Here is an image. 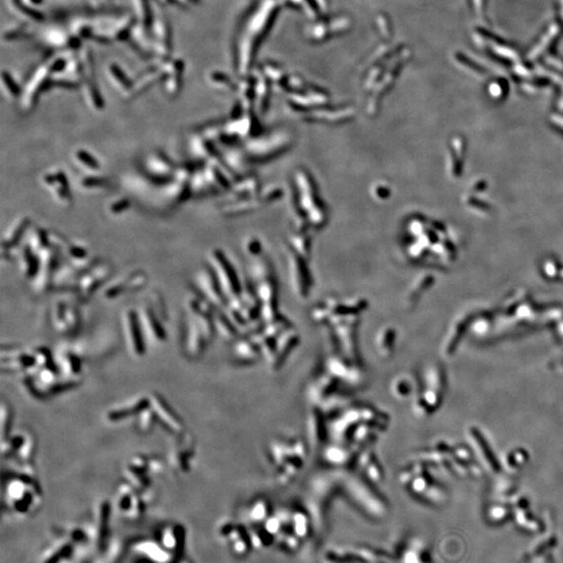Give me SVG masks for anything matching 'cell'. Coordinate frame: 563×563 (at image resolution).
I'll return each mask as SVG.
<instances>
[{
	"label": "cell",
	"instance_id": "6da1fadb",
	"mask_svg": "<svg viewBox=\"0 0 563 563\" xmlns=\"http://www.w3.org/2000/svg\"><path fill=\"white\" fill-rule=\"evenodd\" d=\"M43 500L42 487L37 478L11 471L4 482V503L17 515L32 513Z\"/></svg>",
	"mask_w": 563,
	"mask_h": 563
},
{
	"label": "cell",
	"instance_id": "7a4b0ae2",
	"mask_svg": "<svg viewBox=\"0 0 563 563\" xmlns=\"http://www.w3.org/2000/svg\"><path fill=\"white\" fill-rule=\"evenodd\" d=\"M68 52L70 51L56 52L32 71L22 87V93L18 100L23 113H30L37 105L42 93L50 89L52 72L65 63Z\"/></svg>",
	"mask_w": 563,
	"mask_h": 563
},
{
	"label": "cell",
	"instance_id": "3957f363",
	"mask_svg": "<svg viewBox=\"0 0 563 563\" xmlns=\"http://www.w3.org/2000/svg\"><path fill=\"white\" fill-rule=\"evenodd\" d=\"M135 23L134 15L121 13L93 17V41L98 43H114L129 40Z\"/></svg>",
	"mask_w": 563,
	"mask_h": 563
},
{
	"label": "cell",
	"instance_id": "277c9868",
	"mask_svg": "<svg viewBox=\"0 0 563 563\" xmlns=\"http://www.w3.org/2000/svg\"><path fill=\"white\" fill-rule=\"evenodd\" d=\"M79 58L83 69V81L81 88L84 99L91 110L101 112L104 108V100L97 86L92 54L87 47L80 48Z\"/></svg>",
	"mask_w": 563,
	"mask_h": 563
},
{
	"label": "cell",
	"instance_id": "5b68a950",
	"mask_svg": "<svg viewBox=\"0 0 563 563\" xmlns=\"http://www.w3.org/2000/svg\"><path fill=\"white\" fill-rule=\"evenodd\" d=\"M148 462V456L138 454L133 456L123 468L124 481L140 492L147 504L153 501L154 496L152 489L153 476L149 471Z\"/></svg>",
	"mask_w": 563,
	"mask_h": 563
},
{
	"label": "cell",
	"instance_id": "8992f818",
	"mask_svg": "<svg viewBox=\"0 0 563 563\" xmlns=\"http://www.w3.org/2000/svg\"><path fill=\"white\" fill-rule=\"evenodd\" d=\"M120 324L125 348L131 357L134 359L144 357L147 351V346L143 336L137 310L132 308L125 309L121 314Z\"/></svg>",
	"mask_w": 563,
	"mask_h": 563
},
{
	"label": "cell",
	"instance_id": "52a82bcc",
	"mask_svg": "<svg viewBox=\"0 0 563 563\" xmlns=\"http://www.w3.org/2000/svg\"><path fill=\"white\" fill-rule=\"evenodd\" d=\"M158 3L153 4L151 35L153 53L159 60H167L171 52V29L165 12Z\"/></svg>",
	"mask_w": 563,
	"mask_h": 563
},
{
	"label": "cell",
	"instance_id": "ba28073f",
	"mask_svg": "<svg viewBox=\"0 0 563 563\" xmlns=\"http://www.w3.org/2000/svg\"><path fill=\"white\" fill-rule=\"evenodd\" d=\"M112 514V505L107 500H101L97 503L93 521L87 531L90 538V543L95 553H103L110 543L108 534H110V519Z\"/></svg>",
	"mask_w": 563,
	"mask_h": 563
},
{
	"label": "cell",
	"instance_id": "9c48e42d",
	"mask_svg": "<svg viewBox=\"0 0 563 563\" xmlns=\"http://www.w3.org/2000/svg\"><path fill=\"white\" fill-rule=\"evenodd\" d=\"M176 163L164 152H155L144 161L142 173L151 184L166 187L173 178Z\"/></svg>",
	"mask_w": 563,
	"mask_h": 563
},
{
	"label": "cell",
	"instance_id": "30bf717a",
	"mask_svg": "<svg viewBox=\"0 0 563 563\" xmlns=\"http://www.w3.org/2000/svg\"><path fill=\"white\" fill-rule=\"evenodd\" d=\"M112 274L113 267L110 263L98 262L79 278L76 293L84 301L91 298L104 287Z\"/></svg>",
	"mask_w": 563,
	"mask_h": 563
},
{
	"label": "cell",
	"instance_id": "8fae6325",
	"mask_svg": "<svg viewBox=\"0 0 563 563\" xmlns=\"http://www.w3.org/2000/svg\"><path fill=\"white\" fill-rule=\"evenodd\" d=\"M50 321L53 330L58 334L72 335L80 330L82 317L76 305L66 301H59L52 306Z\"/></svg>",
	"mask_w": 563,
	"mask_h": 563
},
{
	"label": "cell",
	"instance_id": "7c38bea8",
	"mask_svg": "<svg viewBox=\"0 0 563 563\" xmlns=\"http://www.w3.org/2000/svg\"><path fill=\"white\" fill-rule=\"evenodd\" d=\"M147 502L142 494L128 482H123L118 486L116 494V506L119 513L126 519H140L146 509Z\"/></svg>",
	"mask_w": 563,
	"mask_h": 563
},
{
	"label": "cell",
	"instance_id": "4fadbf2b",
	"mask_svg": "<svg viewBox=\"0 0 563 563\" xmlns=\"http://www.w3.org/2000/svg\"><path fill=\"white\" fill-rule=\"evenodd\" d=\"M84 357L76 347L61 346L53 353V361L59 373L78 385L82 382Z\"/></svg>",
	"mask_w": 563,
	"mask_h": 563
},
{
	"label": "cell",
	"instance_id": "5bb4252c",
	"mask_svg": "<svg viewBox=\"0 0 563 563\" xmlns=\"http://www.w3.org/2000/svg\"><path fill=\"white\" fill-rule=\"evenodd\" d=\"M147 274L143 270H136L108 281L101 289L102 297L112 301L129 293L137 292L146 286Z\"/></svg>",
	"mask_w": 563,
	"mask_h": 563
},
{
	"label": "cell",
	"instance_id": "9a60e30c",
	"mask_svg": "<svg viewBox=\"0 0 563 563\" xmlns=\"http://www.w3.org/2000/svg\"><path fill=\"white\" fill-rule=\"evenodd\" d=\"M209 343L202 326L186 313L181 323V346L186 357L191 360L198 359Z\"/></svg>",
	"mask_w": 563,
	"mask_h": 563
},
{
	"label": "cell",
	"instance_id": "2e32d148",
	"mask_svg": "<svg viewBox=\"0 0 563 563\" xmlns=\"http://www.w3.org/2000/svg\"><path fill=\"white\" fill-rule=\"evenodd\" d=\"M195 456V443L190 435L181 433L177 435L175 441L171 444L168 455L167 464L175 473H189Z\"/></svg>",
	"mask_w": 563,
	"mask_h": 563
},
{
	"label": "cell",
	"instance_id": "e0dca14e",
	"mask_svg": "<svg viewBox=\"0 0 563 563\" xmlns=\"http://www.w3.org/2000/svg\"><path fill=\"white\" fill-rule=\"evenodd\" d=\"M210 263L226 298L232 299L238 297L240 292L239 282L236 277L235 270L223 256V253L218 249L213 250L210 256Z\"/></svg>",
	"mask_w": 563,
	"mask_h": 563
},
{
	"label": "cell",
	"instance_id": "ac0fdd59",
	"mask_svg": "<svg viewBox=\"0 0 563 563\" xmlns=\"http://www.w3.org/2000/svg\"><path fill=\"white\" fill-rule=\"evenodd\" d=\"M143 336L147 349L160 347L167 340V332L163 325V320L155 312L151 305H144L137 309Z\"/></svg>",
	"mask_w": 563,
	"mask_h": 563
},
{
	"label": "cell",
	"instance_id": "d6986e66",
	"mask_svg": "<svg viewBox=\"0 0 563 563\" xmlns=\"http://www.w3.org/2000/svg\"><path fill=\"white\" fill-rule=\"evenodd\" d=\"M148 397L158 424L162 428L176 436L185 432L184 421L164 397L157 392H152Z\"/></svg>",
	"mask_w": 563,
	"mask_h": 563
},
{
	"label": "cell",
	"instance_id": "ffe728a7",
	"mask_svg": "<svg viewBox=\"0 0 563 563\" xmlns=\"http://www.w3.org/2000/svg\"><path fill=\"white\" fill-rule=\"evenodd\" d=\"M39 40L44 46L57 52L78 51L82 44L71 34L68 27L57 24L42 28L39 32Z\"/></svg>",
	"mask_w": 563,
	"mask_h": 563
},
{
	"label": "cell",
	"instance_id": "44dd1931",
	"mask_svg": "<svg viewBox=\"0 0 563 563\" xmlns=\"http://www.w3.org/2000/svg\"><path fill=\"white\" fill-rule=\"evenodd\" d=\"M34 348H24L20 346L3 347L2 350V369L10 373L26 372L34 366Z\"/></svg>",
	"mask_w": 563,
	"mask_h": 563
},
{
	"label": "cell",
	"instance_id": "7402d4cb",
	"mask_svg": "<svg viewBox=\"0 0 563 563\" xmlns=\"http://www.w3.org/2000/svg\"><path fill=\"white\" fill-rule=\"evenodd\" d=\"M30 227L31 221L29 217L22 216L17 218L8 228L3 237L2 243V256L4 260L14 261L17 259L16 250L19 249L21 243L24 242V238Z\"/></svg>",
	"mask_w": 563,
	"mask_h": 563
},
{
	"label": "cell",
	"instance_id": "603a6c76",
	"mask_svg": "<svg viewBox=\"0 0 563 563\" xmlns=\"http://www.w3.org/2000/svg\"><path fill=\"white\" fill-rule=\"evenodd\" d=\"M187 532L186 528L180 523H168L162 528L160 532L159 542L173 558L175 563H178L184 557L186 548Z\"/></svg>",
	"mask_w": 563,
	"mask_h": 563
},
{
	"label": "cell",
	"instance_id": "cb8c5ba5",
	"mask_svg": "<svg viewBox=\"0 0 563 563\" xmlns=\"http://www.w3.org/2000/svg\"><path fill=\"white\" fill-rule=\"evenodd\" d=\"M41 181L42 185L62 207L68 208L73 204V196L71 193L69 179L63 170L57 169L45 172L41 177Z\"/></svg>",
	"mask_w": 563,
	"mask_h": 563
},
{
	"label": "cell",
	"instance_id": "d4e9b609",
	"mask_svg": "<svg viewBox=\"0 0 563 563\" xmlns=\"http://www.w3.org/2000/svg\"><path fill=\"white\" fill-rule=\"evenodd\" d=\"M196 292L208 301L214 308H221L226 305L227 298L218 280L211 267L202 270L195 281Z\"/></svg>",
	"mask_w": 563,
	"mask_h": 563
},
{
	"label": "cell",
	"instance_id": "484cf974",
	"mask_svg": "<svg viewBox=\"0 0 563 563\" xmlns=\"http://www.w3.org/2000/svg\"><path fill=\"white\" fill-rule=\"evenodd\" d=\"M149 406L148 395L137 394L126 401L108 408L105 412V420L111 424H118L136 417L142 410Z\"/></svg>",
	"mask_w": 563,
	"mask_h": 563
},
{
	"label": "cell",
	"instance_id": "4316f807",
	"mask_svg": "<svg viewBox=\"0 0 563 563\" xmlns=\"http://www.w3.org/2000/svg\"><path fill=\"white\" fill-rule=\"evenodd\" d=\"M79 548L65 532L44 551L40 563H68L77 559Z\"/></svg>",
	"mask_w": 563,
	"mask_h": 563
},
{
	"label": "cell",
	"instance_id": "83f0119b",
	"mask_svg": "<svg viewBox=\"0 0 563 563\" xmlns=\"http://www.w3.org/2000/svg\"><path fill=\"white\" fill-rule=\"evenodd\" d=\"M163 70L165 78L163 80V88L169 97H176L183 87V74L185 71V63L180 59L162 60Z\"/></svg>",
	"mask_w": 563,
	"mask_h": 563
},
{
	"label": "cell",
	"instance_id": "f1b7e54d",
	"mask_svg": "<svg viewBox=\"0 0 563 563\" xmlns=\"http://www.w3.org/2000/svg\"><path fill=\"white\" fill-rule=\"evenodd\" d=\"M8 10L18 19L25 22H41L44 19V0H6Z\"/></svg>",
	"mask_w": 563,
	"mask_h": 563
},
{
	"label": "cell",
	"instance_id": "f546056e",
	"mask_svg": "<svg viewBox=\"0 0 563 563\" xmlns=\"http://www.w3.org/2000/svg\"><path fill=\"white\" fill-rule=\"evenodd\" d=\"M133 551L152 563H175L172 556L163 548L159 541L141 539L133 544Z\"/></svg>",
	"mask_w": 563,
	"mask_h": 563
},
{
	"label": "cell",
	"instance_id": "4dcf8cb0",
	"mask_svg": "<svg viewBox=\"0 0 563 563\" xmlns=\"http://www.w3.org/2000/svg\"><path fill=\"white\" fill-rule=\"evenodd\" d=\"M164 78H165V72L163 70L162 60H159L158 64L148 68L147 70H145L143 73H141L135 80H133L128 99H132L140 95L141 93L145 92V91L152 88L157 83L163 82Z\"/></svg>",
	"mask_w": 563,
	"mask_h": 563
},
{
	"label": "cell",
	"instance_id": "1f68e13d",
	"mask_svg": "<svg viewBox=\"0 0 563 563\" xmlns=\"http://www.w3.org/2000/svg\"><path fill=\"white\" fill-rule=\"evenodd\" d=\"M104 74L110 85L117 91V92L124 98L128 99L130 90L132 87V82L125 72L116 64H107L104 69Z\"/></svg>",
	"mask_w": 563,
	"mask_h": 563
},
{
	"label": "cell",
	"instance_id": "d6a6232c",
	"mask_svg": "<svg viewBox=\"0 0 563 563\" xmlns=\"http://www.w3.org/2000/svg\"><path fill=\"white\" fill-rule=\"evenodd\" d=\"M17 258L19 260L20 271L25 278L32 280L37 276L40 268V257L32 251L26 243H24L23 246H20L19 250H18Z\"/></svg>",
	"mask_w": 563,
	"mask_h": 563
},
{
	"label": "cell",
	"instance_id": "836d02e7",
	"mask_svg": "<svg viewBox=\"0 0 563 563\" xmlns=\"http://www.w3.org/2000/svg\"><path fill=\"white\" fill-rule=\"evenodd\" d=\"M111 187V181L101 174H84L78 180V188L82 193L101 194Z\"/></svg>",
	"mask_w": 563,
	"mask_h": 563
},
{
	"label": "cell",
	"instance_id": "e575fe53",
	"mask_svg": "<svg viewBox=\"0 0 563 563\" xmlns=\"http://www.w3.org/2000/svg\"><path fill=\"white\" fill-rule=\"evenodd\" d=\"M72 161H73L76 167L82 170L84 174H100V162L94 155L87 149L79 148L74 151L73 155H72Z\"/></svg>",
	"mask_w": 563,
	"mask_h": 563
},
{
	"label": "cell",
	"instance_id": "d590c367",
	"mask_svg": "<svg viewBox=\"0 0 563 563\" xmlns=\"http://www.w3.org/2000/svg\"><path fill=\"white\" fill-rule=\"evenodd\" d=\"M190 152L195 159L199 161L212 160L216 152L210 138L202 135H196L190 140Z\"/></svg>",
	"mask_w": 563,
	"mask_h": 563
},
{
	"label": "cell",
	"instance_id": "8d00e7d4",
	"mask_svg": "<svg viewBox=\"0 0 563 563\" xmlns=\"http://www.w3.org/2000/svg\"><path fill=\"white\" fill-rule=\"evenodd\" d=\"M25 242L32 251H34L37 255H40L44 249L50 246L49 231L37 226H31L27 233V239Z\"/></svg>",
	"mask_w": 563,
	"mask_h": 563
},
{
	"label": "cell",
	"instance_id": "74e56055",
	"mask_svg": "<svg viewBox=\"0 0 563 563\" xmlns=\"http://www.w3.org/2000/svg\"><path fill=\"white\" fill-rule=\"evenodd\" d=\"M131 2L133 6L135 23L151 29V22L153 17L152 0H131Z\"/></svg>",
	"mask_w": 563,
	"mask_h": 563
},
{
	"label": "cell",
	"instance_id": "f35d334b",
	"mask_svg": "<svg viewBox=\"0 0 563 563\" xmlns=\"http://www.w3.org/2000/svg\"><path fill=\"white\" fill-rule=\"evenodd\" d=\"M35 449H37V440H35L34 435L31 434L30 432H24V438L23 441L20 445V447L18 448V451L16 452V454L14 455L13 458L16 461H19V462H23V463H29L32 462V459L34 457V454H35Z\"/></svg>",
	"mask_w": 563,
	"mask_h": 563
},
{
	"label": "cell",
	"instance_id": "ab89813d",
	"mask_svg": "<svg viewBox=\"0 0 563 563\" xmlns=\"http://www.w3.org/2000/svg\"><path fill=\"white\" fill-rule=\"evenodd\" d=\"M136 427L137 430L141 433V434H148L151 433L156 424H158L157 421V417L156 414L153 410V408L151 407V404L147 408H145L144 410H142L136 417Z\"/></svg>",
	"mask_w": 563,
	"mask_h": 563
},
{
	"label": "cell",
	"instance_id": "60d3db41",
	"mask_svg": "<svg viewBox=\"0 0 563 563\" xmlns=\"http://www.w3.org/2000/svg\"><path fill=\"white\" fill-rule=\"evenodd\" d=\"M2 89L5 96L10 100H19L22 88L17 84L11 73L7 71H3L2 73Z\"/></svg>",
	"mask_w": 563,
	"mask_h": 563
},
{
	"label": "cell",
	"instance_id": "b9f144b4",
	"mask_svg": "<svg viewBox=\"0 0 563 563\" xmlns=\"http://www.w3.org/2000/svg\"><path fill=\"white\" fill-rule=\"evenodd\" d=\"M214 325H215V331L226 339H231L235 337L236 333H237V328H236L235 324L232 322V320L229 318L227 314L226 315L221 313L215 314Z\"/></svg>",
	"mask_w": 563,
	"mask_h": 563
},
{
	"label": "cell",
	"instance_id": "7bdbcfd3",
	"mask_svg": "<svg viewBox=\"0 0 563 563\" xmlns=\"http://www.w3.org/2000/svg\"><path fill=\"white\" fill-rule=\"evenodd\" d=\"M12 423H13L12 408H11V406L8 402L3 401V404H2V439H5L12 433L11 432Z\"/></svg>",
	"mask_w": 563,
	"mask_h": 563
},
{
	"label": "cell",
	"instance_id": "ee69618b",
	"mask_svg": "<svg viewBox=\"0 0 563 563\" xmlns=\"http://www.w3.org/2000/svg\"><path fill=\"white\" fill-rule=\"evenodd\" d=\"M132 207V203L128 197H118L113 199V201L108 204L107 211L113 216L121 215L125 212H128Z\"/></svg>",
	"mask_w": 563,
	"mask_h": 563
},
{
	"label": "cell",
	"instance_id": "f6af8a7d",
	"mask_svg": "<svg viewBox=\"0 0 563 563\" xmlns=\"http://www.w3.org/2000/svg\"><path fill=\"white\" fill-rule=\"evenodd\" d=\"M26 33H28V30L25 26L19 25V26L11 27V28H9L8 30H6L4 32V40H7V41L19 40L22 37H25Z\"/></svg>",
	"mask_w": 563,
	"mask_h": 563
},
{
	"label": "cell",
	"instance_id": "bcb514c9",
	"mask_svg": "<svg viewBox=\"0 0 563 563\" xmlns=\"http://www.w3.org/2000/svg\"><path fill=\"white\" fill-rule=\"evenodd\" d=\"M148 467L152 476H159L164 473V470L166 469L165 462L158 457H149Z\"/></svg>",
	"mask_w": 563,
	"mask_h": 563
},
{
	"label": "cell",
	"instance_id": "7dc6e473",
	"mask_svg": "<svg viewBox=\"0 0 563 563\" xmlns=\"http://www.w3.org/2000/svg\"><path fill=\"white\" fill-rule=\"evenodd\" d=\"M170 3H173V4H175V5H177L181 8L188 9V8H192L193 6H195L198 3V0H169V4Z\"/></svg>",
	"mask_w": 563,
	"mask_h": 563
},
{
	"label": "cell",
	"instance_id": "c3c4849f",
	"mask_svg": "<svg viewBox=\"0 0 563 563\" xmlns=\"http://www.w3.org/2000/svg\"><path fill=\"white\" fill-rule=\"evenodd\" d=\"M93 563H117V562L113 561L112 558L108 557L106 554H103V553H102L101 556H100V558H98V559H97L95 562H93Z\"/></svg>",
	"mask_w": 563,
	"mask_h": 563
},
{
	"label": "cell",
	"instance_id": "681fc988",
	"mask_svg": "<svg viewBox=\"0 0 563 563\" xmlns=\"http://www.w3.org/2000/svg\"><path fill=\"white\" fill-rule=\"evenodd\" d=\"M87 2H88V3H89V4L91 5V6H92V7H95V8H101V7H102V5H103V2H104V0H87Z\"/></svg>",
	"mask_w": 563,
	"mask_h": 563
},
{
	"label": "cell",
	"instance_id": "f907efd6",
	"mask_svg": "<svg viewBox=\"0 0 563 563\" xmlns=\"http://www.w3.org/2000/svg\"><path fill=\"white\" fill-rule=\"evenodd\" d=\"M155 2L158 3V4L161 5V6H164V5L169 4V0H155Z\"/></svg>",
	"mask_w": 563,
	"mask_h": 563
},
{
	"label": "cell",
	"instance_id": "816d5d0a",
	"mask_svg": "<svg viewBox=\"0 0 563 563\" xmlns=\"http://www.w3.org/2000/svg\"><path fill=\"white\" fill-rule=\"evenodd\" d=\"M178 563H192V562H191L189 559H187V558H183Z\"/></svg>",
	"mask_w": 563,
	"mask_h": 563
}]
</instances>
